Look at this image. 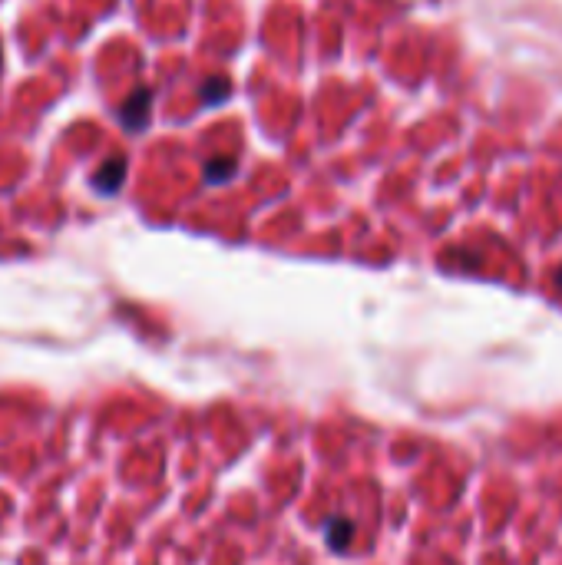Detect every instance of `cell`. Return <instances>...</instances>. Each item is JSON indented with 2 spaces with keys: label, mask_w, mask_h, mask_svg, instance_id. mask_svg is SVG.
<instances>
[{
  "label": "cell",
  "mask_w": 562,
  "mask_h": 565,
  "mask_svg": "<svg viewBox=\"0 0 562 565\" xmlns=\"http://www.w3.org/2000/svg\"><path fill=\"white\" fill-rule=\"evenodd\" d=\"M149 110H153V90H149V86H139V90L123 103L120 123L126 129H133V133H139V129L149 123Z\"/></svg>",
  "instance_id": "6da1fadb"
},
{
  "label": "cell",
  "mask_w": 562,
  "mask_h": 565,
  "mask_svg": "<svg viewBox=\"0 0 562 565\" xmlns=\"http://www.w3.org/2000/svg\"><path fill=\"white\" fill-rule=\"evenodd\" d=\"M123 179H126V159L123 156H113V159H106L100 169H96L93 189L103 192V195H113L116 189L123 186Z\"/></svg>",
  "instance_id": "7a4b0ae2"
},
{
  "label": "cell",
  "mask_w": 562,
  "mask_h": 565,
  "mask_svg": "<svg viewBox=\"0 0 562 565\" xmlns=\"http://www.w3.org/2000/svg\"><path fill=\"white\" fill-rule=\"evenodd\" d=\"M324 539H328V546L334 552H344L354 539V523L348 516H331L328 523H324Z\"/></svg>",
  "instance_id": "3957f363"
},
{
  "label": "cell",
  "mask_w": 562,
  "mask_h": 565,
  "mask_svg": "<svg viewBox=\"0 0 562 565\" xmlns=\"http://www.w3.org/2000/svg\"><path fill=\"white\" fill-rule=\"evenodd\" d=\"M235 159H212L205 162V182H229L235 176Z\"/></svg>",
  "instance_id": "277c9868"
},
{
  "label": "cell",
  "mask_w": 562,
  "mask_h": 565,
  "mask_svg": "<svg viewBox=\"0 0 562 565\" xmlns=\"http://www.w3.org/2000/svg\"><path fill=\"white\" fill-rule=\"evenodd\" d=\"M229 93H232L229 80H222V76H212V80L202 86V93H199V96H202V103H205V106H212V103H222Z\"/></svg>",
  "instance_id": "5b68a950"
},
{
  "label": "cell",
  "mask_w": 562,
  "mask_h": 565,
  "mask_svg": "<svg viewBox=\"0 0 562 565\" xmlns=\"http://www.w3.org/2000/svg\"><path fill=\"white\" fill-rule=\"evenodd\" d=\"M559 281H562V278H559Z\"/></svg>",
  "instance_id": "8992f818"
}]
</instances>
